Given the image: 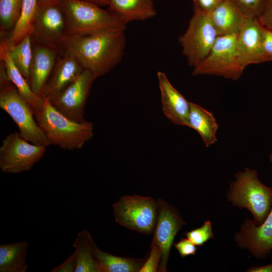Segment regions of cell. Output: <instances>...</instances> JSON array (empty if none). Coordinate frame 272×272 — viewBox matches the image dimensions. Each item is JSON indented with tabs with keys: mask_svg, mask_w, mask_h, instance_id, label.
<instances>
[{
	"mask_svg": "<svg viewBox=\"0 0 272 272\" xmlns=\"http://www.w3.org/2000/svg\"><path fill=\"white\" fill-rule=\"evenodd\" d=\"M7 39L11 58L29 83V69L32 57V41L31 35L24 37L16 44H11Z\"/></svg>",
	"mask_w": 272,
	"mask_h": 272,
	"instance_id": "d4e9b609",
	"label": "cell"
},
{
	"mask_svg": "<svg viewBox=\"0 0 272 272\" xmlns=\"http://www.w3.org/2000/svg\"><path fill=\"white\" fill-rule=\"evenodd\" d=\"M46 148L29 143L19 132L10 133L0 147V169L11 174L28 171L43 157Z\"/></svg>",
	"mask_w": 272,
	"mask_h": 272,
	"instance_id": "30bf717a",
	"label": "cell"
},
{
	"mask_svg": "<svg viewBox=\"0 0 272 272\" xmlns=\"http://www.w3.org/2000/svg\"><path fill=\"white\" fill-rule=\"evenodd\" d=\"M76 260L73 253L65 261L54 268L52 272H75Z\"/></svg>",
	"mask_w": 272,
	"mask_h": 272,
	"instance_id": "e575fe53",
	"label": "cell"
},
{
	"mask_svg": "<svg viewBox=\"0 0 272 272\" xmlns=\"http://www.w3.org/2000/svg\"><path fill=\"white\" fill-rule=\"evenodd\" d=\"M23 0H0L1 32L13 30L21 13Z\"/></svg>",
	"mask_w": 272,
	"mask_h": 272,
	"instance_id": "4316f807",
	"label": "cell"
},
{
	"mask_svg": "<svg viewBox=\"0 0 272 272\" xmlns=\"http://www.w3.org/2000/svg\"><path fill=\"white\" fill-rule=\"evenodd\" d=\"M83 70L81 64L74 56L59 51L41 97L51 99L74 81Z\"/></svg>",
	"mask_w": 272,
	"mask_h": 272,
	"instance_id": "e0dca14e",
	"label": "cell"
},
{
	"mask_svg": "<svg viewBox=\"0 0 272 272\" xmlns=\"http://www.w3.org/2000/svg\"><path fill=\"white\" fill-rule=\"evenodd\" d=\"M257 20L263 27L272 30V0H266L263 11Z\"/></svg>",
	"mask_w": 272,
	"mask_h": 272,
	"instance_id": "1f68e13d",
	"label": "cell"
},
{
	"mask_svg": "<svg viewBox=\"0 0 272 272\" xmlns=\"http://www.w3.org/2000/svg\"><path fill=\"white\" fill-rule=\"evenodd\" d=\"M42 97V108L35 117L50 145L73 150L81 149L92 138L94 125L91 122L74 121L57 111L48 99Z\"/></svg>",
	"mask_w": 272,
	"mask_h": 272,
	"instance_id": "7a4b0ae2",
	"label": "cell"
},
{
	"mask_svg": "<svg viewBox=\"0 0 272 272\" xmlns=\"http://www.w3.org/2000/svg\"><path fill=\"white\" fill-rule=\"evenodd\" d=\"M157 202L158 215L152 240L158 244L162 254L157 271L166 272L174 240L186 223L175 207L161 198Z\"/></svg>",
	"mask_w": 272,
	"mask_h": 272,
	"instance_id": "7c38bea8",
	"label": "cell"
},
{
	"mask_svg": "<svg viewBox=\"0 0 272 272\" xmlns=\"http://www.w3.org/2000/svg\"><path fill=\"white\" fill-rule=\"evenodd\" d=\"M109 10L126 24L154 17L156 11L153 0H108Z\"/></svg>",
	"mask_w": 272,
	"mask_h": 272,
	"instance_id": "44dd1931",
	"label": "cell"
},
{
	"mask_svg": "<svg viewBox=\"0 0 272 272\" xmlns=\"http://www.w3.org/2000/svg\"><path fill=\"white\" fill-rule=\"evenodd\" d=\"M249 272H272V263L262 266H252L247 269Z\"/></svg>",
	"mask_w": 272,
	"mask_h": 272,
	"instance_id": "d590c367",
	"label": "cell"
},
{
	"mask_svg": "<svg viewBox=\"0 0 272 272\" xmlns=\"http://www.w3.org/2000/svg\"><path fill=\"white\" fill-rule=\"evenodd\" d=\"M93 3L102 5H107L108 0H90Z\"/></svg>",
	"mask_w": 272,
	"mask_h": 272,
	"instance_id": "8d00e7d4",
	"label": "cell"
},
{
	"mask_svg": "<svg viewBox=\"0 0 272 272\" xmlns=\"http://www.w3.org/2000/svg\"><path fill=\"white\" fill-rule=\"evenodd\" d=\"M174 246L181 258L194 255L197 250L196 245L187 238H181L177 243H174Z\"/></svg>",
	"mask_w": 272,
	"mask_h": 272,
	"instance_id": "4dcf8cb0",
	"label": "cell"
},
{
	"mask_svg": "<svg viewBox=\"0 0 272 272\" xmlns=\"http://www.w3.org/2000/svg\"><path fill=\"white\" fill-rule=\"evenodd\" d=\"M269 159L272 163V155ZM234 241L239 248L248 250L256 258H266L272 250V208L260 225L246 219L236 233Z\"/></svg>",
	"mask_w": 272,
	"mask_h": 272,
	"instance_id": "4fadbf2b",
	"label": "cell"
},
{
	"mask_svg": "<svg viewBox=\"0 0 272 272\" xmlns=\"http://www.w3.org/2000/svg\"><path fill=\"white\" fill-rule=\"evenodd\" d=\"M64 12L67 35L124 31L126 24L115 13L83 0H59Z\"/></svg>",
	"mask_w": 272,
	"mask_h": 272,
	"instance_id": "3957f363",
	"label": "cell"
},
{
	"mask_svg": "<svg viewBox=\"0 0 272 272\" xmlns=\"http://www.w3.org/2000/svg\"><path fill=\"white\" fill-rule=\"evenodd\" d=\"M237 34L218 36L207 56L193 67V75H214L236 80L244 70L240 66L236 48Z\"/></svg>",
	"mask_w": 272,
	"mask_h": 272,
	"instance_id": "52a82bcc",
	"label": "cell"
},
{
	"mask_svg": "<svg viewBox=\"0 0 272 272\" xmlns=\"http://www.w3.org/2000/svg\"><path fill=\"white\" fill-rule=\"evenodd\" d=\"M184 235L198 246H202L208 241L214 238L212 224L209 220L205 221L200 227L186 232Z\"/></svg>",
	"mask_w": 272,
	"mask_h": 272,
	"instance_id": "83f0119b",
	"label": "cell"
},
{
	"mask_svg": "<svg viewBox=\"0 0 272 272\" xmlns=\"http://www.w3.org/2000/svg\"><path fill=\"white\" fill-rule=\"evenodd\" d=\"M262 46L266 62L272 60V30L264 27Z\"/></svg>",
	"mask_w": 272,
	"mask_h": 272,
	"instance_id": "d6a6232c",
	"label": "cell"
},
{
	"mask_svg": "<svg viewBox=\"0 0 272 272\" xmlns=\"http://www.w3.org/2000/svg\"><path fill=\"white\" fill-rule=\"evenodd\" d=\"M95 79L90 72L84 70L74 81L48 100L69 119L83 123L86 121L84 118L85 105Z\"/></svg>",
	"mask_w": 272,
	"mask_h": 272,
	"instance_id": "8fae6325",
	"label": "cell"
},
{
	"mask_svg": "<svg viewBox=\"0 0 272 272\" xmlns=\"http://www.w3.org/2000/svg\"><path fill=\"white\" fill-rule=\"evenodd\" d=\"M263 29L257 19H249L237 34L238 62L243 70L266 62L263 50Z\"/></svg>",
	"mask_w": 272,
	"mask_h": 272,
	"instance_id": "5bb4252c",
	"label": "cell"
},
{
	"mask_svg": "<svg viewBox=\"0 0 272 272\" xmlns=\"http://www.w3.org/2000/svg\"><path fill=\"white\" fill-rule=\"evenodd\" d=\"M194 9L207 13L212 12L222 0H192Z\"/></svg>",
	"mask_w": 272,
	"mask_h": 272,
	"instance_id": "836d02e7",
	"label": "cell"
},
{
	"mask_svg": "<svg viewBox=\"0 0 272 272\" xmlns=\"http://www.w3.org/2000/svg\"><path fill=\"white\" fill-rule=\"evenodd\" d=\"M0 60L5 66L9 80L17 89L20 95L28 103L34 115L41 109L43 98L36 95L29 84L13 62L9 51L7 39L0 43Z\"/></svg>",
	"mask_w": 272,
	"mask_h": 272,
	"instance_id": "d6986e66",
	"label": "cell"
},
{
	"mask_svg": "<svg viewBox=\"0 0 272 272\" xmlns=\"http://www.w3.org/2000/svg\"><path fill=\"white\" fill-rule=\"evenodd\" d=\"M209 16L218 36L237 34L249 19L232 0H222Z\"/></svg>",
	"mask_w": 272,
	"mask_h": 272,
	"instance_id": "ac0fdd59",
	"label": "cell"
},
{
	"mask_svg": "<svg viewBox=\"0 0 272 272\" xmlns=\"http://www.w3.org/2000/svg\"><path fill=\"white\" fill-rule=\"evenodd\" d=\"M67 36L66 20L59 0H37L31 37L32 40L58 48Z\"/></svg>",
	"mask_w": 272,
	"mask_h": 272,
	"instance_id": "9c48e42d",
	"label": "cell"
},
{
	"mask_svg": "<svg viewBox=\"0 0 272 272\" xmlns=\"http://www.w3.org/2000/svg\"><path fill=\"white\" fill-rule=\"evenodd\" d=\"M115 222L131 230L150 235L158 215L157 200L150 196L124 195L113 205Z\"/></svg>",
	"mask_w": 272,
	"mask_h": 272,
	"instance_id": "8992f818",
	"label": "cell"
},
{
	"mask_svg": "<svg viewBox=\"0 0 272 272\" xmlns=\"http://www.w3.org/2000/svg\"><path fill=\"white\" fill-rule=\"evenodd\" d=\"M32 57L29 84L32 91L42 96L45 86L59 55L58 48L32 39Z\"/></svg>",
	"mask_w": 272,
	"mask_h": 272,
	"instance_id": "9a60e30c",
	"label": "cell"
},
{
	"mask_svg": "<svg viewBox=\"0 0 272 272\" xmlns=\"http://www.w3.org/2000/svg\"><path fill=\"white\" fill-rule=\"evenodd\" d=\"M0 107L12 118L26 140L37 145H50L31 107L9 80L3 67L0 70Z\"/></svg>",
	"mask_w": 272,
	"mask_h": 272,
	"instance_id": "5b68a950",
	"label": "cell"
},
{
	"mask_svg": "<svg viewBox=\"0 0 272 272\" xmlns=\"http://www.w3.org/2000/svg\"><path fill=\"white\" fill-rule=\"evenodd\" d=\"M37 0H23L20 18L12 31L8 42L16 44L31 35Z\"/></svg>",
	"mask_w": 272,
	"mask_h": 272,
	"instance_id": "484cf974",
	"label": "cell"
},
{
	"mask_svg": "<svg viewBox=\"0 0 272 272\" xmlns=\"http://www.w3.org/2000/svg\"><path fill=\"white\" fill-rule=\"evenodd\" d=\"M209 14L194 9L186 31L179 37L182 52L193 67L208 55L218 37Z\"/></svg>",
	"mask_w": 272,
	"mask_h": 272,
	"instance_id": "ba28073f",
	"label": "cell"
},
{
	"mask_svg": "<svg viewBox=\"0 0 272 272\" xmlns=\"http://www.w3.org/2000/svg\"><path fill=\"white\" fill-rule=\"evenodd\" d=\"M98 258L101 272H138L146 260L113 255L98 248Z\"/></svg>",
	"mask_w": 272,
	"mask_h": 272,
	"instance_id": "cb8c5ba5",
	"label": "cell"
},
{
	"mask_svg": "<svg viewBox=\"0 0 272 272\" xmlns=\"http://www.w3.org/2000/svg\"><path fill=\"white\" fill-rule=\"evenodd\" d=\"M188 127L199 134L206 147L217 141L218 124L214 115L201 106L192 102H190Z\"/></svg>",
	"mask_w": 272,
	"mask_h": 272,
	"instance_id": "7402d4cb",
	"label": "cell"
},
{
	"mask_svg": "<svg viewBox=\"0 0 272 272\" xmlns=\"http://www.w3.org/2000/svg\"><path fill=\"white\" fill-rule=\"evenodd\" d=\"M161 256V251L160 247L158 244L152 240L149 255L139 272L157 271Z\"/></svg>",
	"mask_w": 272,
	"mask_h": 272,
	"instance_id": "f546056e",
	"label": "cell"
},
{
	"mask_svg": "<svg viewBox=\"0 0 272 272\" xmlns=\"http://www.w3.org/2000/svg\"><path fill=\"white\" fill-rule=\"evenodd\" d=\"M235 178L227 193L229 201L239 209L248 210L255 224L260 225L272 208V188L260 181L254 169L245 168L236 173Z\"/></svg>",
	"mask_w": 272,
	"mask_h": 272,
	"instance_id": "277c9868",
	"label": "cell"
},
{
	"mask_svg": "<svg viewBox=\"0 0 272 272\" xmlns=\"http://www.w3.org/2000/svg\"><path fill=\"white\" fill-rule=\"evenodd\" d=\"M124 32L67 35L58 48L74 56L96 79L111 71L122 59L125 45Z\"/></svg>",
	"mask_w": 272,
	"mask_h": 272,
	"instance_id": "6da1fadb",
	"label": "cell"
},
{
	"mask_svg": "<svg viewBox=\"0 0 272 272\" xmlns=\"http://www.w3.org/2000/svg\"><path fill=\"white\" fill-rule=\"evenodd\" d=\"M28 243L26 241L0 244V271L25 272Z\"/></svg>",
	"mask_w": 272,
	"mask_h": 272,
	"instance_id": "603a6c76",
	"label": "cell"
},
{
	"mask_svg": "<svg viewBox=\"0 0 272 272\" xmlns=\"http://www.w3.org/2000/svg\"><path fill=\"white\" fill-rule=\"evenodd\" d=\"M248 19H258L261 15L266 0H232Z\"/></svg>",
	"mask_w": 272,
	"mask_h": 272,
	"instance_id": "f1b7e54d",
	"label": "cell"
},
{
	"mask_svg": "<svg viewBox=\"0 0 272 272\" xmlns=\"http://www.w3.org/2000/svg\"><path fill=\"white\" fill-rule=\"evenodd\" d=\"M73 245L75 248V272H101L98 258L99 248L90 232L86 230L80 232Z\"/></svg>",
	"mask_w": 272,
	"mask_h": 272,
	"instance_id": "ffe728a7",
	"label": "cell"
},
{
	"mask_svg": "<svg viewBox=\"0 0 272 272\" xmlns=\"http://www.w3.org/2000/svg\"><path fill=\"white\" fill-rule=\"evenodd\" d=\"M157 77L164 114L173 123L188 126L190 102L172 85L164 73L158 72Z\"/></svg>",
	"mask_w": 272,
	"mask_h": 272,
	"instance_id": "2e32d148",
	"label": "cell"
}]
</instances>
